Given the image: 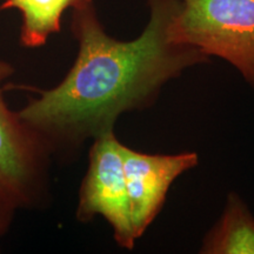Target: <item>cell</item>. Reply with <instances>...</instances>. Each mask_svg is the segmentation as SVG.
<instances>
[{"mask_svg": "<svg viewBox=\"0 0 254 254\" xmlns=\"http://www.w3.org/2000/svg\"><path fill=\"white\" fill-rule=\"evenodd\" d=\"M150 19L134 40L110 37L93 2L73 9L79 51L58 86L37 91L19 120L40 140L81 141L113 131L124 112L151 106L168 81L209 62L204 52L173 36L179 0H148Z\"/></svg>", "mask_w": 254, "mask_h": 254, "instance_id": "obj_1", "label": "cell"}, {"mask_svg": "<svg viewBox=\"0 0 254 254\" xmlns=\"http://www.w3.org/2000/svg\"><path fill=\"white\" fill-rule=\"evenodd\" d=\"M173 36L232 64L254 87V0H179Z\"/></svg>", "mask_w": 254, "mask_h": 254, "instance_id": "obj_2", "label": "cell"}, {"mask_svg": "<svg viewBox=\"0 0 254 254\" xmlns=\"http://www.w3.org/2000/svg\"><path fill=\"white\" fill-rule=\"evenodd\" d=\"M134 236L139 239L161 211L174 180L199 163L198 154H146L122 146Z\"/></svg>", "mask_w": 254, "mask_h": 254, "instance_id": "obj_4", "label": "cell"}, {"mask_svg": "<svg viewBox=\"0 0 254 254\" xmlns=\"http://www.w3.org/2000/svg\"><path fill=\"white\" fill-rule=\"evenodd\" d=\"M204 254H254V215L237 193L228 194L225 209L202 241Z\"/></svg>", "mask_w": 254, "mask_h": 254, "instance_id": "obj_6", "label": "cell"}, {"mask_svg": "<svg viewBox=\"0 0 254 254\" xmlns=\"http://www.w3.org/2000/svg\"><path fill=\"white\" fill-rule=\"evenodd\" d=\"M13 73L0 60V198L26 205L36 195L40 174V140L6 106L2 84Z\"/></svg>", "mask_w": 254, "mask_h": 254, "instance_id": "obj_5", "label": "cell"}, {"mask_svg": "<svg viewBox=\"0 0 254 254\" xmlns=\"http://www.w3.org/2000/svg\"><path fill=\"white\" fill-rule=\"evenodd\" d=\"M93 0H5L2 9L20 11L23 25L20 41L25 47L36 49L45 45L51 34L58 33L64 12L67 8H80Z\"/></svg>", "mask_w": 254, "mask_h": 254, "instance_id": "obj_7", "label": "cell"}, {"mask_svg": "<svg viewBox=\"0 0 254 254\" xmlns=\"http://www.w3.org/2000/svg\"><path fill=\"white\" fill-rule=\"evenodd\" d=\"M122 146L113 131L94 138L77 214L81 221L101 215L112 227L118 245L132 250L136 238L132 225Z\"/></svg>", "mask_w": 254, "mask_h": 254, "instance_id": "obj_3", "label": "cell"}, {"mask_svg": "<svg viewBox=\"0 0 254 254\" xmlns=\"http://www.w3.org/2000/svg\"><path fill=\"white\" fill-rule=\"evenodd\" d=\"M7 207H9V205L5 200L0 198V232L2 231V228H4L6 224V220H7V213H6L7 212Z\"/></svg>", "mask_w": 254, "mask_h": 254, "instance_id": "obj_8", "label": "cell"}]
</instances>
